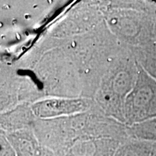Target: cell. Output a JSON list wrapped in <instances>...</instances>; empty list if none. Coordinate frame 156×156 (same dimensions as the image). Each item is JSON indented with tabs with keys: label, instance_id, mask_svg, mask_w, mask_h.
Wrapping results in <instances>:
<instances>
[{
	"label": "cell",
	"instance_id": "cell-1",
	"mask_svg": "<svg viewBox=\"0 0 156 156\" xmlns=\"http://www.w3.org/2000/svg\"><path fill=\"white\" fill-rule=\"evenodd\" d=\"M138 73L139 64L132 48L124 46L110 62L95 92V102L106 116H124L125 99L135 85Z\"/></svg>",
	"mask_w": 156,
	"mask_h": 156
},
{
	"label": "cell",
	"instance_id": "cell-2",
	"mask_svg": "<svg viewBox=\"0 0 156 156\" xmlns=\"http://www.w3.org/2000/svg\"><path fill=\"white\" fill-rule=\"evenodd\" d=\"M105 17L109 30L120 44L134 48L153 40L152 13L126 8L114 3Z\"/></svg>",
	"mask_w": 156,
	"mask_h": 156
},
{
	"label": "cell",
	"instance_id": "cell-3",
	"mask_svg": "<svg viewBox=\"0 0 156 156\" xmlns=\"http://www.w3.org/2000/svg\"><path fill=\"white\" fill-rule=\"evenodd\" d=\"M124 114L126 126L156 117V80L140 64L135 85L125 99Z\"/></svg>",
	"mask_w": 156,
	"mask_h": 156
},
{
	"label": "cell",
	"instance_id": "cell-4",
	"mask_svg": "<svg viewBox=\"0 0 156 156\" xmlns=\"http://www.w3.org/2000/svg\"><path fill=\"white\" fill-rule=\"evenodd\" d=\"M91 101L85 97H49L30 105L34 116L38 119H54L87 112Z\"/></svg>",
	"mask_w": 156,
	"mask_h": 156
},
{
	"label": "cell",
	"instance_id": "cell-5",
	"mask_svg": "<svg viewBox=\"0 0 156 156\" xmlns=\"http://www.w3.org/2000/svg\"><path fill=\"white\" fill-rule=\"evenodd\" d=\"M123 142L113 138L79 136L70 141L58 156H114Z\"/></svg>",
	"mask_w": 156,
	"mask_h": 156
},
{
	"label": "cell",
	"instance_id": "cell-6",
	"mask_svg": "<svg viewBox=\"0 0 156 156\" xmlns=\"http://www.w3.org/2000/svg\"><path fill=\"white\" fill-rule=\"evenodd\" d=\"M102 15L100 9L90 5L80 7L56 27L54 36L63 38L89 32L100 23Z\"/></svg>",
	"mask_w": 156,
	"mask_h": 156
},
{
	"label": "cell",
	"instance_id": "cell-7",
	"mask_svg": "<svg viewBox=\"0 0 156 156\" xmlns=\"http://www.w3.org/2000/svg\"><path fill=\"white\" fill-rule=\"evenodd\" d=\"M3 132L12 145L17 156H58L41 143L32 128Z\"/></svg>",
	"mask_w": 156,
	"mask_h": 156
},
{
	"label": "cell",
	"instance_id": "cell-8",
	"mask_svg": "<svg viewBox=\"0 0 156 156\" xmlns=\"http://www.w3.org/2000/svg\"><path fill=\"white\" fill-rule=\"evenodd\" d=\"M31 106L20 105L1 115V131L12 132L32 128L36 120Z\"/></svg>",
	"mask_w": 156,
	"mask_h": 156
},
{
	"label": "cell",
	"instance_id": "cell-9",
	"mask_svg": "<svg viewBox=\"0 0 156 156\" xmlns=\"http://www.w3.org/2000/svg\"><path fill=\"white\" fill-rule=\"evenodd\" d=\"M156 142L129 139L120 145L114 156H154Z\"/></svg>",
	"mask_w": 156,
	"mask_h": 156
},
{
	"label": "cell",
	"instance_id": "cell-10",
	"mask_svg": "<svg viewBox=\"0 0 156 156\" xmlns=\"http://www.w3.org/2000/svg\"><path fill=\"white\" fill-rule=\"evenodd\" d=\"M132 50L138 64L156 80V41Z\"/></svg>",
	"mask_w": 156,
	"mask_h": 156
},
{
	"label": "cell",
	"instance_id": "cell-11",
	"mask_svg": "<svg viewBox=\"0 0 156 156\" xmlns=\"http://www.w3.org/2000/svg\"><path fill=\"white\" fill-rule=\"evenodd\" d=\"M127 132L130 139L156 142V117L127 126Z\"/></svg>",
	"mask_w": 156,
	"mask_h": 156
},
{
	"label": "cell",
	"instance_id": "cell-12",
	"mask_svg": "<svg viewBox=\"0 0 156 156\" xmlns=\"http://www.w3.org/2000/svg\"><path fill=\"white\" fill-rule=\"evenodd\" d=\"M0 156H17L12 145L2 131L0 134Z\"/></svg>",
	"mask_w": 156,
	"mask_h": 156
},
{
	"label": "cell",
	"instance_id": "cell-13",
	"mask_svg": "<svg viewBox=\"0 0 156 156\" xmlns=\"http://www.w3.org/2000/svg\"><path fill=\"white\" fill-rule=\"evenodd\" d=\"M153 20V40L156 41V7L151 12Z\"/></svg>",
	"mask_w": 156,
	"mask_h": 156
},
{
	"label": "cell",
	"instance_id": "cell-14",
	"mask_svg": "<svg viewBox=\"0 0 156 156\" xmlns=\"http://www.w3.org/2000/svg\"><path fill=\"white\" fill-rule=\"evenodd\" d=\"M154 156H156V152H155V155H154Z\"/></svg>",
	"mask_w": 156,
	"mask_h": 156
}]
</instances>
